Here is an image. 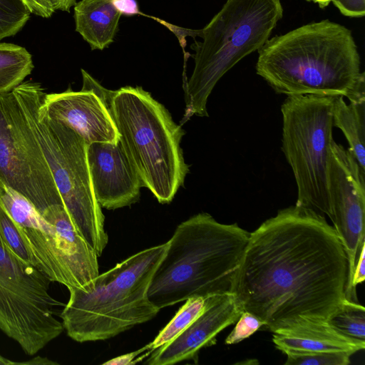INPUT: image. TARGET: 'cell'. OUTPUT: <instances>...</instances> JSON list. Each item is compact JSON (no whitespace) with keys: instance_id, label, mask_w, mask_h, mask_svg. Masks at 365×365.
<instances>
[{"instance_id":"cell-3","label":"cell","mask_w":365,"mask_h":365,"mask_svg":"<svg viewBox=\"0 0 365 365\" xmlns=\"http://www.w3.org/2000/svg\"><path fill=\"white\" fill-rule=\"evenodd\" d=\"M250 233L201 212L175 229L148 289L159 310L194 297L233 293Z\"/></svg>"},{"instance_id":"cell-20","label":"cell","mask_w":365,"mask_h":365,"mask_svg":"<svg viewBox=\"0 0 365 365\" xmlns=\"http://www.w3.org/2000/svg\"><path fill=\"white\" fill-rule=\"evenodd\" d=\"M215 296L194 297L186 299V302L174 317L160 331L155 339L148 344L149 351L153 352L175 339L203 313Z\"/></svg>"},{"instance_id":"cell-22","label":"cell","mask_w":365,"mask_h":365,"mask_svg":"<svg viewBox=\"0 0 365 365\" xmlns=\"http://www.w3.org/2000/svg\"><path fill=\"white\" fill-rule=\"evenodd\" d=\"M31 14L24 0H0V41L19 33Z\"/></svg>"},{"instance_id":"cell-1","label":"cell","mask_w":365,"mask_h":365,"mask_svg":"<svg viewBox=\"0 0 365 365\" xmlns=\"http://www.w3.org/2000/svg\"><path fill=\"white\" fill-rule=\"evenodd\" d=\"M348 259L325 217L295 205L250 235L233 294L244 311L276 333L327 322L347 299Z\"/></svg>"},{"instance_id":"cell-4","label":"cell","mask_w":365,"mask_h":365,"mask_svg":"<svg viewBox=\"0 0 365 365\" xmlns=\"http://www.w3.org/2000/svg\"><path fill=\"white\" fill-rule=\"evenodd\" d=\"M167 247L156 245L118 263L99 274L89 291L68 289L60 314L68 336L78 342L106 340L155 317L159 309L148 289Z\"/></svg>"},{"instance_id":"cell-27","label":"cell","mask_w":365,"mask_h":365,"mask_svg":"<svg viewBox=\"0 0 365 365\" xmlns=\"http://www.w3.org/2000/svg\"><path fill=\"white\" fill-rule=\"evenodd\" d=\"M31 13L42 18H50L55 12L50 0H24Z\"/></svg>"},{"instance_id":"cell-7","label":"cell","mask_w":365,"mask_h":365,"mask_svg":"<svg viewBox=\"0 0 365 365\" xmlns=\"http://www.w3.org/2000/svg\"><path fill=\"white\" fill-rule=\"evenodd\" d=\"M283 16L280 0H227L201 30L195 42V66L184 86L183 120L207 117V103L219 80L245 56L269 39Z\"/></svg>"},{"instance_id":"cell-34","label":"cell","mask_w":365,"mask_h":365,"mask_svg":"<svg viewBox=\"0 0 365 365\" xmlns=\"http://www.w3.org/2000/svg\"><path fill=\"white\" fill-rule=\"evenodd\" d=\"M331 1V0H314V2L317 3L322 9L327 7Z\"/></svg>"},{"instance_id":"cell-13","label":"cell","mask_w":365,"mask_h":365,"mask_svg":"<svg viewBox=\"0 0 365 365\" xmlns=\"http://www.w3.org/2000/svg\"><path fill=\"white\" fill-rule=\"evenodd\" d=\"M83 87L46 93L42 106L48 115L71 127L87 143H116L119 135L109 110L113 91L103 88L81 69Z\"/></svg>"},{"instance_id":"cell-8","label":"cell","mask_w":365,"mask_h":365,"mask_svg":"<svg viewBox=\"0 0 365 365\" xmlns=\"http://www.w3.org/2000/svg\"><path fill=\"white\" fill-rule=\"evenodd\" d=\"M0 203L14 222L38 269L68 289H92L98 255L77 229L65 205L41 215L22 195L0 182Z\"/></svg>"},{"instance_id":"cell-25","label":"cell","mask_w":365,"mask_h":365,"mask_svg":"<svg viewBox=\"0 0 365 365\" xmlns=\"http://www.w3.org/2000/svg\"><path fill=\"white\" fill-rule=\"evenodd\" d=\"M236 322L235 328L225 339L226 344H237L264 327L262 321L247 311H243Z\"/></svg>"},{"instance_id":"cell-24","label":"cell","mask_w":365,"mask_h":365,"mask_svg":"<svg viewBox=\"0 0 365 365\" xmlns=\"http://www.w3.org/2000/svg\"><path fill=\"white\" fill-rule=\"evenodd\" d=\"M287 355L285 365H348L350 364V354L342 351H289Z\"/></svg>"},{"instance_id":"cell-21","label":"cell","mask_w":365,"mask_h":365,"mask_svg":"<svg viewBox=\"0 0 365 365\" xmlns=\"http://www.w3.org/2000/svg\"><path fill=\"white\" fill-rule=\"evenodd\" d=\"M327 323L346 337L365 341V309L358 302L346 299Z\"/></svg>"},{"instance_id":"cell-23","label":"cell","mask_w":365,"mask_h":365,"mask_svg":"<svg viewBox=\"0 0 365 365\" xmlns=\"http://www.w3.org/2000/svg\"><path fill=\"white\" fill-rule=\"evenodd\" d=\"M0 237L7 248L16 257L38 269L36 259L22 240L14 222L3 208L1 203Z\"/></svg>"},{"instance_id":"cell-28","label":"cell","mask_w":365,"mask_h":365,"mask_svg":"<svg viewBox=\"0 0 365 365\" xmlns=\"http://www.w3.org/2000/svg\"><path fill=\"white\" fill-rule=\"evenodd\" d=\"M365 279V243L361 247L356 262L352 278V288L356 292V287L361 283Z\"/></svg>"},{"instance_id":"cell-26","label":"cell","mask_w":365,"mask_h":365,"mask_svg":"<svg viewBox=\"0 0 365 365\" xmlns=\"http://www.w3.org/2000/svg\"><path fill=\"white\" fill-rule=\"evenodd\" d=\"M344 16L363 17L365 15V0H331Z\"/></svg>"},{"instance_id":"cell-9","label":"cell","mask_w":365,"mask_h":365,"mask_svg":"<svg viewBox=\"0 0 365 365\" xmlns=\"http://www.w3.org/2000/svg\"><path fill=\"white\" fill-rule=\"evenodd\" d=\"M332 96H287L281 106L282 150L297 188L296 205L330 218L328 176L333 138Z\"/></svg>"},{"instance_id":"cell-17","label":"cell","mask_w":365,"mask_h":365,"mask_svg":"<svg viewBox=\"0 0 365 365\" xmlns=\"http://www.w3.org/2000/svg\"><path fill=\"white\" fill-rule=\"evenodd\" d=\"M73 10L76 31L91 50H103L113 42L122 15L114 0H81Z\"/></svg>"},{"instance_id":"cell-2","label":"cell","mask_w":365,"mask_h":365,"mask_svg":"<svg viewBox=\"0 0 365 365\" xmlns=\"http://www.w3.org/2000/svg\"><path fill=\"white\" fill-rule=\"evenodd\" d=\"M257 74L287 96H365V73L351 30L329 19L268 39L257 51Z\"/></svg>"},{"instance_id":"cell-30","label":"cell","mask_w":365,"mask_h":365,"mask_svg":"<svg viewBox=\"0 0 365 365\" xmlns=\"http://www.w3.org/2000/svg\"><path fill=\"white\" fill-rule=\"evenodd\" d=\"M114 4L122 14L130 16L139 11L135 0H114Z\"/></svg>"},{"instance_id":"cell-6","label":"cell","mask_w":365,"mask_h":365,"mask_svg":"<svg viewBox=\"0 0 365 365\" xmlns=\"http://www.w3.org/2000/svg\"><path fill=\"white\" fill-rule=\"evenodd\" d=\"M12 92L47 160L67 210L100 257L108 237L93 187L87 143L71 127L48 115L42 106L46 93L39 83L24 81Z\"/></svg>"},{"instance_id":"cell-11","label":"cell","mask_w":365,"mask_h":365,"mask_svg":"<svg viewBox=\"0 0 365 365\" xmlns=\"http://www.w3.org/2000/svg\"><path fill=\"white\" fill-rule=\"evenodd\" d=\"M0 182L24 196L41 215L64 205L12 91L0 94Z\"/></svg>"},{"instance_id":"cell-12","label":"cell","mask_w":365,"mask_h":365,"mask_svg":"<svg viewBox=\"0 0 365 365\" xmlns=\"http://www.w3.org/2000/svg\"><path fill=\"white\" fill-rule=\"evenodd\" d=\"M330 220L348 259L346 297L357 302L352 288L355 264L365 243V173L348 150L334 141L328 176Z\"/></svg>"},{"instance_id":"cell-19","label":"cell","mask_w":365,"mask_h":365,"mask_svg":"<svg viewBox=\"0 0 365 365\" xmlns=\"http://www.w3.org/2000/svg\"><path fill=\"white\" fill-rule=\"evenodd\" d=\"M34 68L32 56L24 47L0 43V94L12 91Z\"/></svg>"},{"instance_id":"cell-35","label":"cell","mask_w":365,"mask_h":365,"mask_svg":"<svg viewBox=\"0 0 365 365\" xmlns=\"http://www.w3.org/2000/svg\"><path fill=\"white\" fill-rule=\"evenodd\" d=\"M305 1H309V2H310V1H313L314 2V0H305Z\"/></svg>"},{"instance_id":"cell-5","label":"cell","mask_w":365,"mask_h":365,"mask_svg":"<svg viewBox=\"0 0 365 365\" xmlns=\"http://www.w3.org/2000/svg\"><path fill=\"white\" fill-rule=\"evenodd\" d=\"M108 108L142 187L160 203H169L189 171L180 146L185 131L165 106L140 86L114 91Z\"/></svg>"},{"instance_id":"cell-31","label":"cell","mask_w":365,"mask_h":365,"mask_svg":"<svg viewBox=\"0 0 365 365\" xmlns=\"http://www.w3.org/2000/svg\"><path fill=\"white\" fill-rule=\"evenodd\" d=\"M56 11L69 12L71 8L76 3V0H50Z\"/></svg>"},{"instance_id":"cell-18","label":"cell","mask_w":365,"mask_h":365,"mask_svg":"<svg viewBox=\"0 0 365 365\" xmlns=\"http://www.w3.org/2000/svg\"><path fill=\"white\" fill-rule=\"evenodd\" d=\"M333 126L340 129L349 143V152L365 173V96L349 101L334 96Z\"/></svg>"},{"instance_id":"cell-29","label":"cell","mask_w":365,"mask_h":365,"mask_svg":"<svg viewBox=\"0 0 365 365\" xmlns=\"http://www.w3.org/2000/svg\"><path fill=\"white\" fill-rule=\"evenodd\" d=\"M149 351L148 345L137 351L125 354L104 362L106 365H126L135 364L134 359L145 351Z\"/></svg>"},{"instance_id":"cell-14","label":"cell","mask_w":365,"mask_h":365,"mask_svg":"<svg viewBox=\"0 0 365 365\" xmlns=\"http://www.w3.org/2000/svg\"><path fill=\"white\" fill-rule=\"evenodd\" d=\"M87 160L94 193L101 207L115 210L139 200L142 185L120 140L88 145Z\"/></svg>"},{"instance_id":"cell-15","label":"cell","mask_w":365,"mask_h":365,"mask_svg":"<svg viewBox=\"0 0 365 365\" xmlns=\"http://www.w3.org/2000/svg\"><path fill=\"white\" fill-rule=\"evenodd\" d=\"M243 311L233 293L216 295L202 314L169 344L155 350L145 364L170 365L196 358L200 349L215 344L216 336L235 323Z\"/></svg>"},{"instance_id":"cell-32","label":"cell","mask_w":365,"mask_h":365,"mask_svg":"<svg viewBox=\"0 0 365 365\" xmlns=\"http://www.w3.org/2000/svg\"><path fill=\"white\" fill-rule=\"evenodd\" d=\"M23 365H46V364H58V363L52 361L46 357L36 356L29 361H22Z\"/></svg>"},{"instance_id":"cell-10","label":"cell","mask_w":365,"mask_h":365,"mask_svg":"<svg viewBox=\"0 0 365 365\" xmlns=\"http://www.w3.org/2000/svg\"><path fill=\"white\" fill-rule=\"evenodd\" d=\"M50 279L16 257L0 237V329L33 356L64 330L55 317L62 305L48 292Z\"/></svg>"},{"instance_id":"cell-16","label":"cell","mask_w":365,"mask_h":365,"mask_svg":"<svg viewBox=\"0 0 365 365\" xmlns=\"http://www.w3.org/2000/svg\"><path fill=\"white\" fill-rule=\"evenodd\" d=\"M272 341L284 354L342 351L352 355L365 348V341L344 336L327 322H308L282 330L273 334Z\"/></svg>"},{"instance_id":"cell-33","label":"cell","mask_w":365,"mask_h":365,"mask_svg":"<svg viewBox=\"0 0 365 365\" xmlns=\"http://www.w3.org/2000/svg\"><path fill=\"white\" fill-rule=\"evenodd\" d=\"M0 365H21V361H14L9 359L2 356L0 354Z\"/></svg>"}]
</instances>
